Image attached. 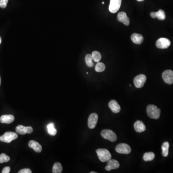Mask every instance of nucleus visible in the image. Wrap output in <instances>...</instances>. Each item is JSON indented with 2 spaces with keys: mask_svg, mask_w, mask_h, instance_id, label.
<instances>
[{
  "mask_svg": "<svg viewBox=\"0 0 173 173\" xmlns=\"http://www.w3.org/2000/svg\"><path fill=\"white\" fill-rule=\"evenodd\" d=\"M147 113L151 118L158 119L160 118L161 110L156 106L151 104L147 106Z\"/></svg>",
  "mask_w": 173,
  "mask_h": 173,
  "instance_id": "obj_1",
  "label": "nucleus"
},
{
  "mask_svg": "<svg viewBox=\"0 0 173 173\" xmlns=\"http://www.w3.org/2000/svg\"><path fill=\"white\" fill-rule=\"evenodd\" d=\"M96 152L99 158L102 162L108 161L111 159V154L107 149H99L96 150Z\"/></svg>",
  "mask_w": 173,
  "mask_h": 173,
  "instance_id": "obj_2",
  "label": "nucleus"
},
{
  "mask_svg": "<svg viewBox=\"0 0 173 173\" xmlns=\"http://www.w3.org/2000/svg\"><path fill=\"white\" fill-rule=\"evenodd\" d=\"M18 138V135L13 132H6L3 135L0 137V141L9 143Z\"/></svg>",
  "mask_w": 173,
  "mask_h": 173,
  "instance_id": "obj_3",
  "label": "nucleus"
},
{
  "mask_svg": "<svg viewBox=\"0 0 173 173\" xmlns=\"http://www.w3.org/2000/svg\"><path fill=\"white\" fill-rule=\"evenodd\" d=\"M101 135L102 138L108 140L112 142L115 141L117 140V136L115 133L111 130L104 129L101 132Z\"/></svg>",
  "mask_w": 173,
  "mask_h": 173,
  "instance_id": "obj_4",
  "label": "nucleus"
},
{
  "mask_svg": "<svg viewBox=\"0 0 173 173\" xmlns=\"http://www.w3.org/2000/svg\"><path fill=\"white\" fill-rule=\"evenodd\" d=\"M115 150L118 153L125 154H129L131 151V147L125 143L118 144L115 148Z\"/></svg>",
  "mask_w": 173,
  "mask_h": 173,
  "instance_id": "obj_5",
  "label": "nucleus"
},
{
  "mask_svg": "<svg viewBox=\"0 0 173 173\" xmlns=\"http://www.w3.org/2000/svg\"><path fill=\"white\" fill-rule=\"evenodd\" d=\"M146 77L143 74H140L136 76L134 79V84L137 88H141L143 86L146 82Z\"/></svg>",
  "mask_w": 173,
  "mask_h": 173,
  "instance_id": "obj_6",
  "label": "nucleus"
},
{
  "mask_svg": "<svg viewBox=\"0 0 173 173\" xmlns=\"http://www.w3.org/2000/svg\"><path fill=\"white\" fill-rule=\"evenodd\" d=\"M122 0H110L109 10L112 13H115L118 11L121 6Z\"/></svg>",
  "mask_w": 173,
  "mask_h": 173,
  "instance_id": "obj_7",
  "label": "nucleus"
},
{
  "mask_svg": "<svg viewBox=\"0 0 173 173\" xmlns=\"http://www.w3.org/2000/svg\"><path fill=\"white\" fill-rule=\"evenodd\" d=\"M171 45V42L169 39L166 38H162L157 40L156 46L159 49H166Z\"/></svg>",
  "mask_w": 173,
  "mask_h": 173,
  "instance_id": "obj_8",
  "label": "nucleus"
},
{
  "mask_svg": "<svg viewBox=\"0 0 173 173\" xmlns=\"http://www.w3.org/2000/svg\"><path fill=\"white\" fill-rule=\"evenodd\" d=\"M162 78L165 83L171 85L173 83V71L171 70H166L162 74Z\"/></svg>",
  "mask_w": 173,
  "mask_h": 173,
  "instance_id": "obj_9",
  "label": "nucleus"
},
{
  "mask_svg": "<svg viewBox=\"0 0 173 173\" xmlns=\"http://www.w3.org/2000/svg\"><path fill=\"white\" fill-rule=\"evenodd\" d=\"M98 120V115L96 113L90 114L88 118V127L90 129H93L96 127Z\"/></svg>",
  "mask_w": 173,
  "mask_h": 173,
  "instance_id": "obj_10",
  "label": "nucleus"
},
{
  "mask_svg": "<svg viewBox=\"0 0 173 173\" xmlns=\"http://www.w3.org/2000/svg\"><path fill=\"white\" fill-rule=\"evenodd\" d=\"M17 133L20 135L30 134L33 131V129L31 127H25L22 125H18L16 129Z\"/></svg>",
  "mask_w": 173,
  "mask_h": 173,
  "instance_id": "obj_11",
  "label": "nucleus"
},
{
  "mask_svg": "<svg viewBox=\"0 0 173 173\" xmlns=\"http://www.w3.org/2000/svg\"><path fill=\"white\" fill-rule=\"evenodd\" d=\"M120 166L119 162L114 159H110L108 161H107V166H105V168L106 170L107 171H110L112 170L118 168Z\"/></svg>",
  "mask_w": 173,
  "mask_h": 173,
  "instance_id": "obj_12",
  "label": "nucleus"
},
{
  "mask_svg": "<svg viewBox=\"0 0 173 173\" xmlns=\"http://www.w3.org/2000/svg\"><path fill=\"white\" fill-rule=\"evenodd\" d=\"M118 21L123 23L127 26H128L129 25L130 20L125 12H121L118 14Z\"/></svg>",
  "mask_w": 173,
  "mask_h": 173,
  "instance_id": "obj_13",
  "label": "nucleus"
},
{
  "mask_svg": "<svg viewBox=\"0 0 173 173\" xmlns=\"http://www.w3.org/2000/svg\"><path fill=\"white\" fill-rule=\"evenodd\" d=\"M108 105H109V108H110L113 113L116 114V113L120 112L121 110L120 106L115 100H112L109 102Z\"/></svg>",
  "mask_w": 173,
  "mask_h": 173,
  "instance_id": "obj_14",
  "label": "nucleus"
},
{
  "mask_svg": "<svg viewBox=\"0 0 173 173\" xmlns=\"http://www.w3.org/2000/svg\"><path fill=\"white\" fill-rule=\"evenodd\" d=\"M14 117L12 115H3L0 118V122L1 123L9 124L12 123L14 121Z\"/></svg>",
  "mask_w": 173,
  "mask_h": 173,
  "instance_id": "obj_15",
  "label": "nucleus"
},
{
  "mask_svg": "<svg viewBox=\"0 0 173 173\" xmlns=\"http://www.w3.org/2000/svg\"><path fill=\"white\" fill-rule=\"evenodd\" d=\"M134 127L136 131L138 133H141L146 130V127L145 126V124L142 121L140 120L136 121L134 123Z\"/></svg>",
  "mask_w": 173,
  "mask_h": 173,
  "instance_id": "obj_16",
  "label": "nucleus"
},
{
  "mask_svg": "<svg viewBox=\"0 0 173 173\" xmlns=\"http://www.w3.org/2000/svg\"><path fill=\"white\" fill-rule=\"evenodd\" d=\"M29 147L33 149L36 153H40L42 151V147L39 143L33 140H31L29 143Z\"/></svg>",
  "mask_w": 173,
  "mask_h": 173,
  "instance_id": "obj_17",
  "label": "nucleus"
},
{
  "mask_svg": "<svg viewBox=\"0 0 173 173\" xmlns=\"http://www.w3.org/2000/svg\"><path fill=\"white\" fill-rule=\"evenodd\" d=\"M131 39L134 43L140 44L143 42V37L141 35L134 33L131 36Z\"/></svg>",
  "mask_w": 173,
  "mask_h": 173,
  "instance_id": "obj_18",
  "label": "nucleus"
},
{
  "mask_svg": "<svg viewBox=\"0 0 173 173\" xmlns=\"http://www.w3.org/2000/svg\"><path fill=\"white\" fill-rule=\"evenodd\" d=\"M47 128L48 132L49 135L52 136L56 135V134L57 133V131L55 128L54 123H51L49 124L47 126Z\"/></svg>",
  "mask_w": 173,
  "mask_h": 173,
  "instance_id": "obj_19",
  "label": "nucleus"
},
{
  "mask_svg": "<svg viewBox=\"0 0 173 173\" xmlns=\"http://www.w3.org/2000/svg\"><path fill=\"white\" fill-rule=\"evenodd\" d=\"M169 142L167 141L164 142L162 146V155L163 156L167 157L168 156L169 153Z\"/></svg>",
  "mask_w": 173,
  "mask_h": 173,
  "instance_id": "obj_20",
  "label": "nucleus"
},
{
  "mask_svg": "<svg viewBox=\"0 0 173 173\" xmlns=\"http://www.w3.org/2000/svg\"><path fill=\"white\" fill-rule=\"evenodd\" d=\"M63 171L62 165L59 162H55L52 167V173H61Z\"/></svg>",
  "mask_w": 173,
  "mask_h": 173,
  "instance_id": "obj_21",
  "label": "nucleus"
},
{
  "mask_svg": "<svg viewBox=\"0 0 173 173\" xmlns=\"http://www.w3.org/2000/svg\"><path fill=\"white\" fill-rule=\"evenodd\" d=\"M143 160L145 161H153L155 158V154L153 152H149V153H146L144 154Z\"/></svg>",
  "mask_w": 173,
  "mask_h": 173,
  "instance_id": "obj_22",
  "label": "nucleus"
},
{
  "mask_svg": "<svg viewBox=\"0 0 173 173\" xmlns=\"http://www.w3.org/2000/svg\"><path fill=\"white\" fill-rule=\"evenodd\" d=\"M93 58L91 55L90 54L86 55L85 57L86 63L88 67L92 68L93 67L94 63H93Z\"/></svg>",
  "mask_w": 173,
  "mask_h": 173,
  "instance_id": "obj_23",
  "label": "nucleus"
},
{
  "mask_svg": "<svg viewBox=\"0 0 173 173\" xmlns=\"http://www.w3.org/2000/svg\"><path fill=\"white\" fill-rule=\"evenodd\" d=\"M92 56H93V59L95 62L98 63L100 62L102 58L101 53L98 51H93L92 53Z\"/></svg>",
  "mask_w": 173,
  "mask_h": 173,
  "instance_id": "obj_24",
  "label": "nucleus"
},
{
  "mask_svg": "<svg viewBox=\"0 0 173 173\" xmlns=\"http://www.w3.org/2000/svg\"><path fill=\"white\" fill-rule=\"evenodd\" d=\"M105 69V66L104 64L101 62H98L95 66V70L97 72H103Z\"/></svg>",
  "mask_w": 173,
  "mask_h": 173,
  "instance_id": "obj_25",
  "label": "nucleus"
},
{
  "mask_svg": "<svg viewBox=\"0 0 173 173\" xmlns=\"http://www.w3.org/2000/svg\"><path fill=\"white\" fill-rule=\"evenodd\" d=\"M156 17L160 20H164L165 19V12L162 10H159L156 12Z\"/></svg>",
  "mask_w": 173,
  "mask_h": 173,
  "instance_id": "obj_26",
  "label": "nucleus"
},
{
  "mask_svg": "<svg viewBox=\"0 0 173 173\" xmlns=\"http://www.w3.org/2000/svg\"><path fill=\"white\" fill-rule=\"evenodd\" d=\"M10 160V158L5 153H2L0 155V164L8 162Z\"/></svg>",
  "mask_w": 173,
  "mask_h": 173,
  "instance_id": "obj_27",
  "label": "nucleus"
},
{
  "mask_svg": "<svg viewBox=\"0 0 173 173\" xmlns=\"http://www.w3.org/2000/svg\"><path fill=\"white\" fill-rule=\"evenodd\" d=\"M8 0H0V7L2 8H5L7 6Z\"/></svg>",
  "mask_w": 173,
  "mask_h": 173,
  "instance_id": "obj_28",
  "label": "nucleus"
},
{
  "mask_svg": "<svg viewBox=\"0 0 173 173\" xmlns=\"http://www.w3.org/2000/svg\"><path fill=\"white\" fill-rule=\"evenodd\" d=\"M32 171L29 168H24L20 170L18 172V173H31Z\"/></svg>",
  "mask_w": 173,
  "mask_h": 173,
  "instance_id": "obj_29",
  "label": "nucleus"
},
{
  "mask_svg": "<svg viewBox=\"0 0 173 173\" xmlns=\"http://www.w3.org/2000/svg\"><path fill=\"white\" fill-rule=\"evenodd\" d=\"M10 170H11V169H10V167H9V166H7V167H5L2 170V173H9L10 172Z\"/></svg>",
  "mask_w": 173,
  "mask_h": 173,
  "instance_id": "obj_30",
  "label": "nucleus"
},
{
  "mask_svg": "<svg viewBox=\"0 0 173 173\" xmlns=\"http://www.w3.org/2000/svg\"><path fill=\"white\" fill-rule=\"evenodd\" d=\"M151 16L153 18H156V12H152L151 13Z\"/></svg>",
  "mask_w": 173,
  "mask_h": 173,
  "instance_id": "obj_31",
  "label": "nucleus"
},
{
  "mask_svg": "<svg viewBox=\"0 0 173 173\" xmlns=\"http://www.w3.org/2000/svg\"><path fill=\"white\" fill-rule=\"evenodd\" d=\"M137 1L138 2H142L143 1H144V0H137Z\"/></svg>",
  "mask_w": 173,
  "mask_h": 173,
  "instance_id": "obj_32",
  "label": "nucleus"
},
{
  "mask_svg": "<svg viewBox=\"0 0 173 173\" xmlns=\"http://www.w3.org/2000/svg\"><path fill=\"white\" fill-rule=\"evenodd\" d=\"M1 42H2V39L1 38V37H0V44H1Z\"/></svg>",
  "mask_w": 173,
  "mask_h": 173,
  "instance_id": "obj_33",
  "label": "nucleus"
},
{
  "mask_svg": "<svg viewBox=\"0 0 173 173\" xmlns=\"http://www.w3.org/2000/svg\"><path fill=\"white\" fill-rule=\"evenodd\" d=\"M1 77H0V86H1Z\"/></svg>",
  "mask_w": 173,
  "mask_h": 173,
  "instance_id": "obj_34",
  "label": "nucleus"
},
{
  "mask_svg": "<svg viewBox=\"0 0 173 173\" xmlns=\"http://www.w3.org/2000/svg\"><path fill=\"white\" fill-rule=\"evenodd\" d=\"M90 173H97V172H91Z\"/></svg>",
  "mask_w": 173,
  "mask_h": 173,
  "instance_id": "obj_35",
  "label": "nucleus"
},
{
  "mask_svg": "<svg viewBox=\"0 0 173 173\" xmlns=\"http://www.w3.org/2000/svg\"><path fill=\"white\" fill-rule=\"evenodd\" d=\"M102 4H104V2H102Z\"/></svg>",
  "mask_w": 173,
  "mask_h": 173,
  "instance_id": "obj_36",
  "label": "nucleus"
}]
</instances>
